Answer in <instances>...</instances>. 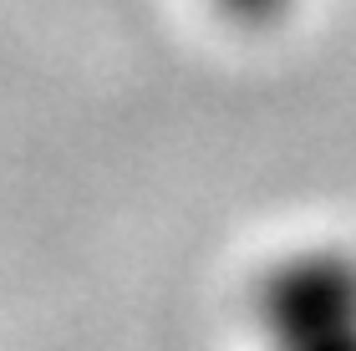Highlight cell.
Wrapping results in <instances>:
<instances>
[{
	"instance_id": "1",
	"label": "cell",
	"mask_w": 356,
	"mask_h": 351,
	"mask_svg": "<svg viewBox=\"0 0 356 351\" xmlns=\"http://www.w3.org/2000/svg\"><path fill=\"white\" fill-rule=\"evenodd\" d=\"M254 351H356V245L300 239L245 285Z\"/></svg>"
},
{
	"instance_id": "2",
	"label": "cell",
	"mask_w": 356,
	"mask_h": 351,
	"mask_svg": "<svg viewBox=\"0 0 356 351\" xmlns=\"http://www.w3.org/2000/svg\"><path fill=\"white\" fill-rule=\"evenodd\" d=\"M214 15H224L229 26H245V31H270L280 26L290 10H296V0H209Z\"/></svg>"
}]
</instances>
